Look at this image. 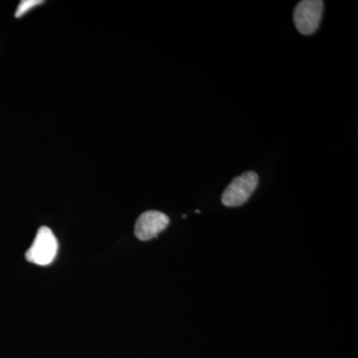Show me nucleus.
Instances as JSON below:
<instances>
[{
  "instance_id": "1",
  "label": "nucleus",
  "mask_w": 358,
  "mask_h": 358,
  "mask_svg": "<svg viewBox=\"0 0 358 358\" xmlns=\"http://www.w3.org/2000/svg\"><path fill=\"white\" fill-rule=\"evenodd\" d=\"M58 241L53 231L48 227H40L29 249L26 251V260L35 265L48 266L57 256Z\"/></svg>"
},
{
  "instance_id": "3",
  "label": "nucleus",
  "mask_w": 358,
  "mask_h": 358,
  "mask_svg": "<svg viewBox=\"0 0 358 358\" xmlns=\"http://www.w3.org/2000/svg\"><path fill=\"white\" fill-rule=\"evenodd\" d=\"M324 11L322 0H303L300 1L294 11V22L298 31L310 35L317 31Z\"/></svg>"
},
{
  "instance_id": "2",
  "label": "nucleus",
  "mask_w": 358,
  "mask_h": 358,
  "mask_svg": "<svg viewBox=\"0 0 358 358\" xmlns=\"http://www.w3.org/2000/svg\"><path fill=\"white\" fill-rule=\"evenodd\" d=\"M258 183V174L255 171H246L231 181L224 190L221 201L227 207L241 206L248 201Z\"/></svg>"
},
{
  "instance_id": "4",
  "label": "nucleus",
  "mask_w": 358,
  "mask_h": 358,
  "mask_svg": "<svg viewBox=\"0 0 358 358\" xmlns=\"http://www.w3.org/2000/svg\"><path fill=\"white\" fill-rule=\"evenodd\" d=\"M169 224V216L162 212L155 210L143 212L136 220L134 234L141 241H148L166 230Z\"/></svg>"
},
{
  "instance_id": "5",
  "label": "nucleus",
  "mask_w": 358,
  "mask_h": 358,
  "mask_svg": "<svg viewBox=\"0 0 358 358\" xmlns=\"http://www.w3.org/2000/svg\"><path fill=\"white\" fill-rule=\"evenodd\" d=\"M43 3L41 0H23L20 2V6L17 7V10L15 13V17L20 18L21 16L24 15L28 11L31 10L35 6Z\"/></svg>"
}]
</instances>
